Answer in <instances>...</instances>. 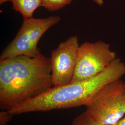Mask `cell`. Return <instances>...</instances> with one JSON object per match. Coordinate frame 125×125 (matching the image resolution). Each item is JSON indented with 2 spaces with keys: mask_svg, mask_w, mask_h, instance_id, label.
<instances>
[{
  "mask_svg": "<svg viewBox=\"0 0 125 125\" xmlns=\"http://www.w3.org/2000/svg\"><path fill=\"white\" fill-rule=\"evenodd\" d=\"M53 86L50 58L40 53L0 60V108L9 111Z\"/></svg>",
  "mask_w": 125,
  "mask_h": 125,
  "instance_id": "1",
  "label": "cell"
},
{
  "mask_svg": "<svg viewBox=\"0 0 125 125\" xmlns=\"http://www.w3.org/2000/svg\"><path fill=\"white\" fill-rule=\"evenodd\" d=\"M125 74L122 65L115 61L96 76L85 80L53 86L39 96L16 105L9 112L14 115L86 106L104 87L121 79Z\"/></svg>",
  "mask_w": 125,
  "mask_h": 125,
  "instance_id": "2",
  "label": "cell"
},
{
  "mask_svg": "<svg viewBox=\"0 0 125 125\" xmlns=\"http://www.w3.org/2000/svg\"><path fill=\"white\" fill-rule=\"evenodd\" d=\"M60 20V17L57 15L45 18L23 19L15 37L1 54L0 60L21 55L34 57L41 53L38 47L41 38Z\"/></svg>",
  "mask_w": 125,
  "mask_h": 125,
  "instance_id": "3",
  "label": "cell"
},
{
  "mask_svg": "<svg viewBox=\"0 0 125 125\" xmlns=\"http://www.w3.org/2000/svg\"><path fill=\"white\" fill-rule=\"evenodd\" d=\"M86 111L104 125H114L125 115V82L120 79L104 87L86 106Z\"/></svg>",
  "mask_w": 125,
  "mask_h": 125,
  "instance_id": "4",
  "label": "cell"
},
{
  "mask_svg": "<svg viewBox=\"0 0 125 125\" xmlns=\"http://www.w3.org/2000/svg\"><path fill=\"white\" fill-rule=\"evenodd\" d=\"M116 52L102 41L86 42L79 46L77 62L71 83L89 79L108 67L116 58Z\"/></svg>",
  "mask_w": 125,
  "mask_h": 125,
  "instance_id": "5",
  "label": "cell"
},
{
  "mask_svg": "<svg viewBox=\"0 0 125 125\" xmlns=\"http://www.w3.org/2000/svg\"><path fill=\"white\" fill-rule=\"evenodd\" d=\"M78 39L72 36L60 43L51 54L52 82L53 86H59L71 83L76 68Z\"/></svg>",
  "mask_w": 125,
  "mask_h": 125,
  "instance_id": "6",
  "label": "cell"
},
{
  "mask_svg": "<svg viewBox=\"0 0 125 125\" xmlns=\"http://www.w3.org/2000/svg\"><path fill=\"white\" fill-rule=\"evenodd\" d=\"M13 9L21 13L23 19L33 17L36 9L42 6V0H13Z\"/></svg>",
  "mask_w": 125,
  "mask_h": 125,
  "instance_id": "7",
  "label": "cell"
},
{
  "mask_svg": "<svg viewBox=\"0 0 125 125\" xmlns=\"http://www.w3.org/2000/svg\"><path fill=\"white\" fill-rule=\"evenodd\" d=\"M72 1V0H42V6L49 11L54 12L70 4Z\"/></svg>",
  "mask_w": 125,
  "mask_h": 125,
  "instance_id": "8",
  "label": "cell"
},
{
  "mask_svg": "<svg viewBox=\"0 0 125 125\" xmlns=\"http://www.w3.org/2000/svg\"><path fill=\"white\" fill-rule=\"evenodd\" d=\"M71 125H104L99 122L90 115L85 110L76 116L72 121Z\"/></svg>",
  "mask_w": 125,
  "mask_h": 125,
  "instance_id": "9",
  "label": "cell"
},
{
  "mask_svg": "<svg viewBox=\"0 0 125 125\" xmlns=\"http://www.w3.org/2000/svg\"><path fill=\"white\" fill-rule=\"evenodd\" d=\"M12 115L8 110H2L0 112V125H6L11 120Z\"/></svg>",
  "mask_w": 125,
  "mask_h": 125,
  "instance_id": "10",
  "label": "cell"
},
{
  "mask_svg": "<svg viewBox=\"0 0 125 125\" xmlns=\"http://www.w3.org/2000/svg\"><path fill=\"white\" fill-rule=\"evenodd\" d=\"M114 125H125V116L122 118Z\"/></svg>",
  "mask_w": 125,
  "mask_h": 125,
  "instance_id": "11",
  "label": "cell"
},
{
  "mask_svg": "<svg viewBox=\"0 0 125 125\" xmlns=\"http://www.w3.org/2000/svg\"><path fill=\"white\" fill-rule=\"evenodd\" d=\"M94 3H96L99 6H102L104 4V0H92Z\"/></svg>",
  "mask_w": 125,
  "mask_h": 125,
  "instance_id": "12",
  "label": "cell"
},
{
  "mask_svg": "<svg viewBox=\"0 0 125 125\" xmlns=\"http://www.w3.org/2000/svg\"><path fill=\"white\" fill-rule=\"evenodd\" d=\"M13 0H0V4L1 5L8 1H12Z\"/></svg>",
  "mask_w": 125,
  "mask_h": 125,
  "instance_id": "13",
  "label": "cell"
},
{
  "mask_svg": "<svg viewBox=\"0 0 125 125\" xmlns=\"http://www.w3.org/2000/svg\"></svg>",
  "mask_w": 125,
  "mask_h": 125,
  "instance_id": "14",
  "label": "cell"
}]
</instances>
